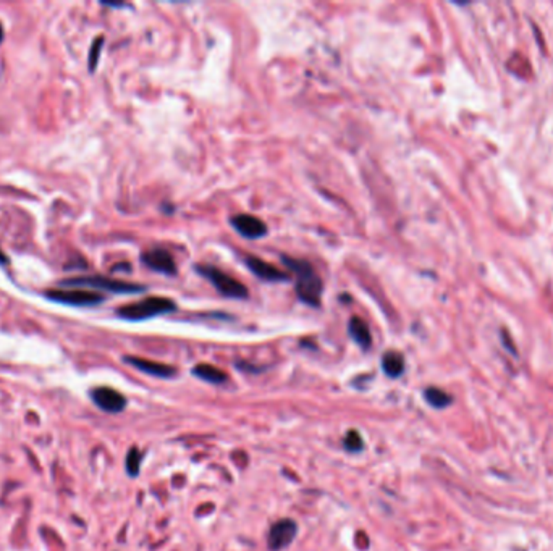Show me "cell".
Listing matches in <instances>:
<instances>
[{"label":"cell","mask_w":553,"mask_h":551,"mask_svg":"<svg viewBox=\"0 0 553 551\" xmlns=\"http://www.w3.org/2000/svg\"><path fill=\"white\" fill-rule=\"evenodd\" d=\"M298 526L291 519H282L272 526L269 532V548L272 551H282L295 540Z\"/></svg>","instance_id":"7"},{"label":"cell","mask_w":553,"mask_h":551,"mask_svg":"<svg viewBox=\"0 0 553 551\" xmlns=\"http://www.w3.org/2000/svg\"><path fill=\"white\" fill-rule=\"evenodd\" d=\"M196 270L198 273H201L204 279H207L216 286L218 293L227 296V298L244 299L248 296V290H246V286L241 281L235 280L229 273L218 270L217 267L204 266L202 263V266H196Z\"/></svg>","instance_id":"4"},{"label":"cell","mask_w":553,"mask_h":551,"mask_svg":"<svg viewBox=\"0 0 553 551\" xmlns=\"http://www.w3.org/2000/svg\"><path fill=\"white\" fill-rule=\"evenodd\" d=\"M193 374L209 383H216V385H220V383H224L227 380V374L224 370H220L218 367H216V365L211 364L196 365V367L193 369Z\"/></svg>","instance_id":"13"},{"label":"cell","mask_w":553,"mask_h":551,"mask_svg":"<svg viewBox=\"0 0 553 551\" xmlns=\"http://www.w3.org/2000/svg\"><path fill=\"white\" fill-rule=\"evenodd\" d=\"M141 261L144 266H147L156 272L165 273V275H175L176 273L175 261L167 249H162V248L149 249V251L143 252Z\"/></svg>","instance_id":"8"},{"label":"cell","mask_w":553,"mask_h":551,"mask_svg":"<svg viewBox=\"0 0 553 551\" xmlns=\"http://www.w3.org/2000/svg\"><path fill=\"white\" fill-rule=\"evenodd\" d=\"M231 225H233V228L238 231L241 236L249 239L262 238L267 231V226L262 220H259L258 217L249 214H240L231 217Z\"/></svg>","instance_id":"9"},{"label":"cell","mask_w":553,"mask_h":551,"mask_svg":"<svg viewBox=\"0 0 553 551\" xmlns=\"http://www.w3.org/2000/svg\"><path fill=\"white\" fill-rule=\"evenodd\" d=\"M382 369L388 377L397 378L404 372V359L397 351H388L382 358Z\"/></svg>","instance_id":"14"},{"label":"cell","mask_w":553,"mask_h":551,"mask_svg":"<svg viewBox=\"0 0 553 551\" xmlns=\"http://www.w3.org/2000/svg\"><path fill=\"white\" fill-rule=\"evenodd\" d=\"M143 462V455L138 448H132L127 455V472L132 477H136L139 474V467Z\"/></svg>","instance_id":"16"},{"label":"cell","mask_w":553,"mask_h":551,"mask_svg":"<svg viewBox=\"0 0 553 551\" xmlns=\"http://www.w3.org/2000/svg\"><path fill=\"white\" fill-rule=\"evenodd\" d=\"M0 263H7V256L0 251Z\"/></svg>","instance_id":"19"},{"label":"cell","mask_w":553,"mask_h":551,"mask_svg":"<svg viewBox=\"0 0 553 551\" xmlns=\"http://www.w3.org/2000/svg\"><path fill=\"white\" fill-rule=\"evenodd\" d=\"M45 296H48V299L54 301V303L76 305V307H87V305H97V304L104 303V296L96 293V291L83 290V288L49 290V291H45Z\"/></svg>","instance_id":"5"},{"label":"cell","mask_w":553,"mask_h":551,"mask_svg":"<svg viewBox=\"0 0 553 551\" xmlns=\"http://www.w3.org/2000/svg\"><path fill=\"white\" fill-rule=\"evenodd\" d=\"M424 398L426 401L429 402L432 407H435V409H444V407H447L452 404L453 398L448 395V393H445L444 390H440V388H427L424 391Z\"/></svg>","instance_id":"15"},{"label":"cell","mask_w":553,"mask_h":551,"mask_svg":"<svg viewBox=\"0 0 553 551\" xmlns=\"http://www.w3.org/2000/svg\"><path fill=\"white\" fill-rule=\"evenodd\" d=\"M102 45H104V38H97L94 41V44H92L91 52H90V70L91 72L96 70L97 62H99V55H101Z\"/></svg>","instance_id":"18"},{"label":"cell","mask_w":553,"mask_h":551,"mask_svg":"<svg viewBox=\"0 0 553 551\" xmlns=\"http://www.w3.org/2000/svg\"><path fill=\"white\" fill-rule=\"evenodd\" d=\"M348 332H350L353 340H355L362 349L371 348V345H373V335H371L369 327H367V323L362 321V318L353 317L350 321V325H348Z\"/></svg>","instance_id":"12"},{"label":"cell","mask_w":553,"mask_h":551,"mask_svg":"<svg viewBox=\"0 0 553 551\" xmlns=\"http://www.w3.org/2000/svg\"><path fill=\"white\" fill-rule=\"evenodd\" d=\"M60 285L73 286V288H97L110 291V293H123V294L143 293V291L146 290V286L143 285L127 283V281L107 279V277H73V279L63 280Z\"/></svg>","instance_id":"3"},{"label":"cell","mask_w":553,"mask_h":551,"mask_svg":"<svg viewBox=\"0 0 553 551\" xmlns=\"http://www.w3.org/2000/svg\"><path fill=\"white\" fill-rule=\"evenodd\" d=\"M91 400L94 404L104 412H110V414H117L122 412L127 407V398L122 393L109 387H99L94 388L91 393Z\"/></svg>","instance_id":"6"},{"label":"cell","mask_w":553,"mask_h":551,"mask_svg":"<svg viewBox=\"0 0 553 551\" xmlns=\"http://www.w3.org/2000/svg\"><path fill=\"white\" fill-rule=\"evenodd\" d=\"M175 311L174 301L160 298V296H151V298L136 301V303L122 305L118 309V317L125 318V321H146V318H152L156 316H162V314H169Z\"/></svg>","instance_id":"2"},{"label":"cell","mask_w":553,"mask_h":551,"mask_svg":"<svg viewBox=\"0 0 553 551\" xmlns=\"http://www.w3.org/2000/svg\"><path fill=\"white\" fill-rule=\"evenodd\" d=\"M246 266L251 268V272H253L255 277H259V279L266 281H285L290 279V275H288L286 272H282L280 268L272 266V263L254 256L246 257Z\"/></svg>","instance_id":"10"},{"label":"cell","mask_w":553,"mask_h":551,"mask_svg":"<svg viewBox=\"0 0 553 551\" xmlns=\"http://www.w3.org/2000/svg\"><path fill=\"white\" fill-rule=\"evenodd\" d=\"M283 263L295 273L296 277V293L300 299L308 305L317 307L322 298V280L315 273L314 267L308 261L293 259L283 256Z\"/></svg>","instance_id":"1"},{"label":"cell","mask_w":553,"mask_h":551,"mask_svg":"<svg viewBox=\"0 0 553 551\" xmlns=\"http://www.w3.org/2000/svg\"><path fill=\"white\" fill-rule=\"evenodd\" d=\"M2 39H3V26L2 23H0V44H2Z\"/></svg>","instance_id":"20"},{"label":"cell","mask_w":553,"mask_h":551,"mask_svg":"<svg viewBox=\"0 0 553 551\" xmlns=\"http://www.w3.org/2000/svg\"><path fill=\"white\" fill-rule=\"evenodd\" d=\"M125 363L133 365L138 370H141L144 374H149L152 377H160V378H169L175 374V369L170 367L167 364L154 363V360H147L141 358H133V356H127L125 358Z\"/></svg>","instance_id":"11"},{"label":"cell","mask_w":553,"mask_h":551,"mask_svg":"<svg viewBox=\"0 0 553 551\" xmlns=\"http://www.w3.org/2000/svg\"><path fill=\"white\" fill-rule=\"evenodd\" d=\"M343 444H345V450L351 451V453L362 451V448H364V442H362L361 435L357 430H350V432L346 433L345 440H343Z\"/></svg>","instance_id":"17"}]
</instances>
